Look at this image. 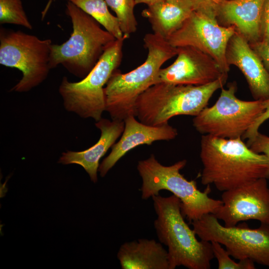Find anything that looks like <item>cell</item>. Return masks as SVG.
Wrapping results in <instances>:
<instances>
[{
  "label": "cell",
  "mask_w": 269,
  "mask_h": 269,
  "mask_svg": "<svg viewBox=\"0 0 269 269\" xmlns=\"http://www.w3.org/2000/svg\"><path fill=\"white\" fill-rule=\"evenodd\" d=\"M200 157L201 182L224 192L260 178L269 179V160L250 149L242 138L227 139L203 134Z\"/></svg>",
  "instance_id": "6da1fadb"
},
{
  "label": "cell",
  "mask_w": 269,
  "mask_h": 269,
  "mask_svg": "<svg viewBox=\"0 0 269 269\" xmlns=\"http://www.w3.org/2000/svg\"><path fill=\"white\" fill-rule=\"evenodd\" d=\"M143 40L147 50L144 62L128 73L116 70L105 87V111L113 120L124 121L130 116L135 117L137 98L156 84L163 64L177 55V47L153 33L146 34Z\"/></svg>",
  "instance_id": "7a4b0ae2"
},
{
  "label": "cell",
  "mask_w": 269,
  "mask_h": 269,
  "mask_svg": "<svg viewBox=\"0 0 269 269\" xmlns=\"http://www.w3.org/2000/svg\"><path fill=\"white\" fill-rule=\"evenodd\" d=\"M156 218L154 226L159 241L167 247L170 269H210L214 258L211 242L199 241L185 221L180 199L174 195L152 197Z\"/></svg>",
  "instance_id": "3957f363"
},
{
  "label": "cell",
  "mask_w": 269,
  "mask_h": 269,
  "mask_svg": "<svg viewBox=\"0 0 269 269\" xmlns=\"http://www.w3.org/2000/svg\"><path fill=\"white\" fill-rule=\"evenodd\" d=\"M227 79L228 75H224L202 85L156 84L137 98L135 117L151 126L168 123L176 116L195 117L207 107L213 94L223 87Z\"/></svg>",
  "instance_id": "277c9868"
},
{
  "label": "cell",
  "mask_w": 269,
  "mask_h": 269,
  "mask_svg": "<svg viewBox=\"0 0 269 269\" xmlns=\"http://www.w3.org/2000/svg\"><path fill=\"white\" fill-rule=\"evenodd\" d=\"M186 163V160L183 159L165 166L152 154L148 158L138 162L137 169L142 179L140 189L142 199L157 195L161 190L168 191L180 199L182 213L190 223L205 214H214L223 202L209 196V185L201 191L196 181L188 180L180 173Z\"/></svg>",
  "instance_id": "5b68a950"
},
{
  "label": "cell",
  "mask_w": 269,
  "mask_h": 269,
  "mask_svg": "<svg viewBox=\"0 0 269 269\" xmlns=\"http://www.w3.org/2000/svg\"><path fill=\"white\" fill-rule=\"evenodd\" d=\"M66 6L73 31L61 44L51 45L49 65L51 69L62 65L70 73L83 79L96 65L105 49L117 39L71 1Z\"/></svg>",
  "instance_id": "8992f818"
},
{
  "label": "cell",
  "mask_w": 269,
  "mask_h": 269,
  "mask_svg": "<svg viewBox=\"0 0 269 269\" xmlns=\"http://www.w3.org/2000/svg\"><path fill=\"white\" fill-rule=\"evenodd\" d=\"M127 38L124 35L108 45L94 67L81 81L72 82L63 77L58 91L67 111L96 122L102 118L106 110L104 88L122 62L124 43Z\"/></svg>",
  "instance_id": "52a82bcc"
},
{
  "label": "cell",
  "mask_w": 269,
  "mask_h": 269,
  "mask_svg": "<svg viewBox=\"0 0 269 269\" xmlns=\"http://www.w3.org/2000/svg\"><path fill=\"white\" fill-rule=\"evenodd\" d=\"M52 41L20 30H0V64L21 71V79L10 92H27L47 78Z\"/></svg>",
  "instance_id": "ba28073f"
},
{
  "label": "cell",
  "mask_w": 269,
  "mask_h": 269,
  "mask_svg": "<svg viewBox=\"0 0 269 269\" xmlns=\"http://www.w3.org/2000/svg\"><path fill=\"white\" fill-rule=\"evenodd\" d=\"M235 82L221 88L215 103L205 108L193 120V126L202 135L234 139L242 138L264 111L263 100L244 101L236 96Z\"/></svg>",
  "instance_id": "9c48e42d"
},
{
  "label": "cell",
  "mask_w": 269,
  "mask_h": 269,
  "mask_svg": "<svg viewBox=\"0 0 269 269\" xmlns=\"http://www.w3.org/2000/svg\"><path fill=\"white\" fill-rule=\"evenodd\" d=\"M190 223L201 240L218 242L234 258L239 261L249 259L269 267V225L261 224L255 229L246 225L226 227L212 213Z\"/></svg>",
  "instance_id": "30bf717a"
},
{
  "label": "cell",
  "mask_w": 269,
  "mask_h": 269,
  "mask_svg": "<svg viewBox=\"0 0 269 269\" xmlns=\"http://www.w3.org/2000/svg\"><path fill=\"white\" fill-rule=\"evenodd\" d=\"M233 26L218 22L214 9L198 8L167 39L174 47H193L211 57L228 74L230 66L226 58L228 43L235 32Z\"/></svg>",
  "instance_id": "8fae6325"
},
{
  "label": "cell",
  "mask_w": 269,
  "mask_h": 269,
  "mask_svg": "<svg viewBox=\"0 0 269 269\" xmlns=\"http://www.w3.org/2000/svg\"><path fill=\"white\" fill-rule=\"evenodd\" d=\"M267 178H260L223 192L222 205L214 214L226 227L256 220L269 225V187Z\"/></svg>",
  "instance_id": "7c38bea8"
},
{
  "label": "cell",
  "mask_w": 269,
  "mask_h": 269,
  "mask_svg": "<svg viewBox=\"0 0 269 269\" xmlns=\"http://www.w3.org/2000/svg\"><path fill=\"white\" fill-rule=\"evenodd\" d=\"M177 48L176 59L168 66L160 69L156 84L202 85L228 75L203 52L191 46Z\"/></svg>",
  "instance_id": "4fadbf2b"
},
{
  "label": "cell",
  "mask_w": 269,
  "mask_h": 269,
  "mask_svg": "<svg viewBox=\"0 0 269 269\" xmlns=\"http://www.w3.org/2000/svg\"><path fill=\"white\" fill-rule=\"evenodd\" d=\"M134 116L125 120V128L119 140L112 147L110 154L99 165L98 171L104 177L108 171L128 151L142 144L151 145L157 140H169L178 135L177 130L166 123L158 126L145 125L137 121Z\"/></svg>",
  "instance_id": "5bb4252c"
},
{
  "label": "cell",
  "mask_w": 269,
  "mask_h": 269,
  "mask_svg": "<svg viewBox=\"0 0 269 269\" xmlns=\"http://www.w3.org/2000/svg\"><path fill=\"white\" fill-rule=\"evenodd\" d=\"M226 58L229 66L234 65L241 71L255 100L269 98V72L250 43L236 30L228 43Z\"/></svg>",
  "instance_id": "9a60e30c"
},
{
  "label": "cell",
  "mask_w": 269,
  "mask_h": 269,
  "mask_svg": "<svg viewBox=\"0 0 269 269\" xmlns=\"http://www.w3.org/2000/svg\"><path fill=\"white\" fill-rule=\"evenodd\" d=\"M264 0H223L215 9L220 24L233 26L251 44L261 40Z\"/></svg>",
  "instance_id": "2e32d148"
},
{
  "label": "cell",
  "mask_w": 269,
  "mask_h": 269,
  "mask_svg": "<svg viewBox=\"0 0 269 269\" xmlns=\"http://www.w3.org/2000/svg\"><path fill=\"white\" fill-rule=\"evenodd\" d=\"M95 126L100 130L101 135L94 145L81 151L67 150L62 153L58 161L63 164L80 165L88 173L94 183L98 180L100 160L122 135L125 122L102 118L96 122Z\"/></svg>",
  "instance_id": "e0dca14e"
},
{
  "label": "cell",
  "mask_w": 269,
  "mask_h": 269,
  "mask_svg": "<svg viewBox=\"0 0 269 269\" xmlns=\"http://www.w3.org/2000/svg\"><path fill=\"white\" fill-rule=\"evenodd\" d=\"M195 6L191 0H162L143 10L153 33L167 39L189 17Z\"/></svg>",
  "instance_id": "ac0fdd59"
},
{
  "label": "cell",
  "mask_w": 269,
  "mask_h": 269,
  "mask_svg": "<svg viewBox=\"0 0 269 269\" xmlns=\"http://www.w3.org/2000/svg\"><path fill=\"white\" fill-rule=\"evenodd\" d=\"M117 258L122 269H170L167 251L153 239L124 243Z\"/></svg>",
  "instance_id": "d6986e66"
},
{
  "label": "cell",
  "mask_w": 269,
  "mask_h": 269,
  "mask_svg": "<svg viewBox=\"0 0 269 269\" xmlns=\"http://www.w3.org/2000/svg\"><path fill=\"white\" fill-rule=\"evenodd\" d=\"M96 20L117 39L124 37L119 20L104 0H69Z\"/></svg>",
  "instance_id": "ffe728a7"
},
{
  "label": "cell",
  "mask_w": 269,
  "mask_h": 269,
  "mask_svg": "<svg viewBox=\"0 0 269 269\" xmlns=\"http://www.w3.org/2000/svg\"><path fill=\"white\" fill-rule=\"evenodd\" d=\"M115 13L124 35L128 38L137 30V22L134 14V0H104Z\"/></svg>",
  "instance_id": "44dd1931"
},
{
  "label": "cell",
  "mask_w": 269,
  "mask_h": 269,
  "mask_svg": "<svg viewBox=\"0 0 269 269\" xmlns=\"http://www.w3.org/2000/svg\"><path fill=\"white\" fill-rule=\"evenodd\" d=\"M0 23L13 24L32 29L21 0H0Z\"/></svg>",
  "instance_id": "7402d4cb"
},
{
  "label": "cell",
  "mask_w": 269,
  "mask_h": 269,
  "mask_svg": "<svg viewBox=\"0 0 269 269\" xmlns=\"http://www.w3.org/2000/svg\"><path fill=\"white\" fill-rule=\"evenodd\" d=\"M214 256L218 262V269H255V263L247 259L235 262L230 257V255L217 242L211 241Z\"/></svg>",
  "instance_id": "603a6c76"
},
{
  "label": "cell",
  "mask_w": 269,
  "mask_h": 269,
  "mask_svg": "<svg viewBox=\"0 0 269 269\" xmlns=\"http://www.w3.org/2000/svg\"><path fill=\"white\" fill-rule=\"evenodd\" d=\"M247 145L251 150L257 153H263L269 160V136L259 132L251 140H248Z\"/></svg>",
  "instance_id": "cb8c5ba5"
},
{
  "label": "cell",
  "mask_w": 269,
  "mask_h": 269,
  "mask_svg": "<svg viewBox=\"0 0 269 269\" xmlns=\"http://www.w3.org/2000/svg\"><path fill=\"white\" fill-rule=\"evenodd\" d=\"M264 111L258 118L253 124L249 130L242 137L243 139H252L259 132L261 126L267 120L269 119V98L263 100Z\"/></svg>",
  "instance_id": "d4e9b609"
},
{
  "label": "cell",
  "mask_w": 269,
  "mask_h": 269,
  "mask_svg": "<svg viewBox=\"0 0 269 269\" xmlns=\"http://www.w3.org/2000/svg\"><path fill=\"white\" fill-rule=\"evenodd\" d=\"M250 45L269 72V41L266 42L260 40L251 43Z\"/></svg>",
  "instance_id": "484cf974"
},
{
  "label": "cell",
  "mask_w": 269,
  "mask_h": 269,
  "mask_svg": "<svg viewBox=\"0 0 269 269\" xmlns=\"http://www.w3.org/2000/svg\"><path fill=\"white\" fill-rule=\"evenodd\" d=\"M263 41H269V0H264L261 16V38Z\"/></svg>",
  "instance_id": "4316f807"
},
{
  "label": "cell",
  "mask_w": 269,
  "mask_h": 269,
  "mask_svg": "<svg viewBox=\"0 0 269 269\" xmlns=\"http://www.w3.org/2000/svg\"><path fill=\"white\" fill-rule=\"evenodd\" d=\"M194 3L196 9L198 8H213L216 7L223 0H191Z\"/></svg>",
  "instance_id": "83f0119b"
},
{
  "label": "cell",
  "mask_w": 269,
  "mask_h": 269,
  "mask_svg": "<svg viewBox=\"0 0 269 269\" xmlns=\"http://www.w3.org/2000/svg\"><path fill=\"white\" fill-rule=\"evenodd\" d=\"M161 0H134V1L136 5L143 3L149 6Z\"/></svg>",
  "instance_id": "f1b7e54d"
}]
</instances>
